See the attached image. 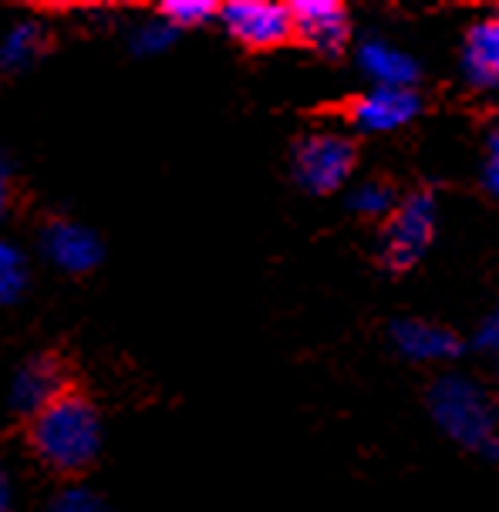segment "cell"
<instances>
[{"mask_svg": "<svg viewBox=\"0 0 499 512\" xmlns=\"http://www.w3.org/2000/svg\"><path fill=\"white\" fill-rule=\"evenodd\" d=\"M31 448L54 472H81L102 452V418L92 401L61 395L31 418Z\"/></svg>", "mask_w": 499, "mask_h": 512, "instance_id": "1", "label": "cell"}, {"mask_svg": "<svg viewBox=\"0 0 499 512\" xmlns=\"http://www.w3.org/2000/svg\"><path fill=\"white\" fill-rule=\"evenodd\" d=\"M429 408L435 425L459 445H483L496 435V408L493 398L473 378L462 374H446L435 381Z\"/></svg>", "mask_w": 499, "mask_h": 512, "instance_id": "2", "label": "cell"}, {"mask_svg": "<svg viewBox=\"0 0 499 512\" xmlns=\"http://www.w3.org/2000/svg\"><path fill=\"white\" fill-rule=\"evenodd\" d=\"M355 172V145L338 132H314L297 142L294 176L307 192H334Z\"/></svg>", "mask_w": 499, "mask_h": 512, "instance_id": "3", "label": "cell"}, {"mask_svg": "<svg viewBox=\"0 0 499 512\" xmlns=\"http://www.w3.org/2000/svg\"><path fill=\"white\" fill-rule=\"evenodd\" d=\"M435 233V203L429 192H415L392 213V223L385 226L381 236V256L392 270L412 267L425 253Z\"/></svg>", "mask_w": 499, "mask_h": 512, "instance_id": "4", "label": "cell"}, {"mask_svg": "<svg viewBox=\"0 0 499 512\" xmlns=\"http://www.w3.org/2000/svg\"><path fill=\"white\" fill-rule=\"evenodd\" d=\"M220 21L233 41L247 48H277L287 38H294L290 7L270 4V0H230L220 7Z\"/></svg>", "mask_w": 499, "mask_h": 512, "instance_id": "5", "label": "cell"}, {"mask_svg": "<svg viewBox=\"0 0 499 512\" xmlns=\"http://www.w3.org/2000/svg\"><path fill=\"white\" fill-rule=\"evenodd\" d=\"M41 253L51 267L81 277V273H92L102 263L105 250L102 240L88 226L75 223V219H51L41 230Z\"/></svg>", "mask_w": 499, "mask_h": 512, "instance_id": "6", "label": "cell"}, {"mask_svg": "<svg viewBox=\"0 0 499 512\" xmlns=\"http://www.w3.org/2000/svg\"><path fill=\"white\" fill-rule=\"evenodd\" d=\"M65 391V371L54 358H31L14 371L11 388H7V401H11L14 415L38 418L44 408L54 405Z\"/></svg>", "mask_w": 499, "mask_h": 512, "instance_id": "7", "label": "cell"}, {"mask_svg": "<svg viewBox=\"0 0 499 512\" xmlns=\"http://www.w3.org/2000/svg\"><path fill=\"white\" fill-rule=\"evenodd\" d=\"M290 7V21L294 34L314 51L338 54L348 44V14L334 0H294Z\"/></svg>", "mask_w": 499, "mask_h": 512, "instance_id": "8", "label": "cell"}, {"mask_svg": "<svg viewBox=\"0 0 499 512\" xmlns=\"http://www.w3.org/2000/svg\"><path fill=\"white\" fill-rule=\"evenodd\" d=\"M348 115L361 132H395L419 115V95L412 88H375L361 95Z\"/></svg>", "mask_w": 499, "mask_h": 512, "instance_id": "9", "label": "cell"}, {"mask_svg": "<svg viewBox=\"0 0 499 512\" xmlns=\"http://www.w3.org/2000/svg\"><path fill=\"white\" fill-rule=\"evenodd\" d=\"M392 341L412 361H449L459 354V337L429 320H398Z\"/></svg>", "mask_w": 499, "mask_h": 512, "instance_id": "10", "label": "cell"}, {"mask_svg": "<svg viewBox=\"0 0 499 512\" xmlns=\"http://www.w3.org/2000/svg\"><path fill=\"white\" fill-rule=\"evenodd\" d=\"M361 71L375 81L378 88H412V81L419 78V68L405 51H398L395 44L371 38L358 48Z\"/></svg>", "mask_w": 499, "mask_h": 512, "instance_id": "11", "label": "cell"}, {"mask_svg": "<svg viewBox=\"0 0 499 512\" xmlns=\"http://www.w3.org/2000/svg\"><path fill=\"white\" fill-rule=\"evenodd\" d=\"M462 71L479 88L499 85V17L479 21L466 34V48H462Z\"/></svg>", "mask_w": 499, "mask_h": 512, "instance_id": "12", "label": "cell"}, {"mask_svg": "<svg viewBox=\"0 0 499 512\" xmlns=\"http://www.w3.org/2000/svg\"><path fill=\"white\" fill-rule=\"evenodd\" d=\"M41 51H44V27L34 21H21L0 41V68L24 71L41 58Z\"/></svg>", "mask_w": 499, "mask_h": 512, "instance_id": "13", "label": "cell"}, {"mask_svg": "<svg viewBox=\"0 0 499 512\" xmlns=\"http://www.w3.org/2000/svg\"><path fill=\"white\" fill-rule=\"evenodd\" d=\"M27 290V263L14 243L0 240V304H14Z\"/></svg>", "mask_w": 499, "mask_h": 512, "instance_id": "14", "label": "cell"}, {"mask_svg": "<svg viewBox=\"0 0 499 512\" xmlns=\"http://www.w3.org/2000/svg\"><path fill=\"white\" fill-rule=\"evenodd\" d=\"M172 41H176V27L166 24L159 17V21H145L139 27H132L129 34V48L139 54V58H156V54L169 51Z\"/></svg>", "mask_w": 499, "mask_h": 512, "instance_id": "15", "label": "cell"}, {"mask_svg": "<svg viewBox=\"0 0 499 512\" xmlns=\"http://www.w3.org/2000/svg\"><path fill=\"white\" fill-rule=\"evenodd\" d=\"M213 17H216L213 0H166L162 4V21L172 24L176 31H183V27H203Z\"/></svg>", "mask_w": 499, "mask_h": 512, "instance_id": "16", "label": "cell"}, {"mask_svg": "<svg viewBox=\"0 0 499 512\" xmlns=\"http://www.w3.org/2000/svg\"><path fill=\"white\" fill-rule=\"evenodd\" d=\"M51 512H108V506L102 502L95 489L88 486H68L61 489L51 502Z\"/></svg>", "mask_w": 499, "mask_h": 512, "instance_id": "17", "label": "cell"}, {"mask_svg": "<svg viewBox=\"0 0 499 512\" xmlns=\"http://www.w3.org/2000/svg\"><path fill=\"white\" fill-rule=\"evenodd\" d=\"M351 209L361 216H385L392 209V189L381 182H365L351 192Z\"/></svg>", "mask_w": 499, "mask_h": 512, "instance_id": "18", "label": "cell"}, {"mask_svg": "<svg viewBox=\"0 0 499 512\" xmlns=\"http://www.w3.org/2000/svg\"><path fill=\"white\" fill-rule=\"evenodd\" d=\"M479 347H483V351L493 358V364L499 368V307L486 317V324L479 327Z\"/></svg>", "mask_w": 499, "mask_h": 512, "instance_id": "19", "label": "cell"}, {"mask_svg": "<svg viewBox=\"0 0 499 512\" xmlns=\"http://www.w3.org/2000/svg\"><path fill=\"white\" fill-rule=\"evenodd\" d=\"M486 186L493 196H499V128L489 135V152H486Z\"/></svg>", "mask_w": 499, "mask_h": 512, "instance_id": "20", "label": "cell"}, {"mask_svg": "<svg viewBox=\"0 0 499 512\" xmlns=\"http://www.w3.org/2000/svg\"><path fill=\"white\" fill-rule=\"evenodd\" d=\"M14 509V489H11V475H7L4 462H0V512Z\"/></svg>", "mask_w": 499, "mask_h": 512, "instance_id": "21", "label": "cell"}, {"mask_svg": "<svg viewBox=\"0 0 499 512\" xmlns=\"http://www.w3.org/2000/svg\"><path fill=\"white\" fill-rule=\"evenodd\" d=\"M7 203H11V176H7V169L0 166V216L7 213Z\"/></svg>", "mask_w": 499, "mask_h": 512, "instance_id": "22", "label": "cell"}, {"mask_svg": "<svg viewBox=\"0 0 499 512\" xmlns=\"http://www.w3.org/2000/svg\"><path fill=\"white\" fill-rule=\"evenodd\" d=\"M486 452H489V459H496V462H499V435L489 438V442H486Z\"/></svg>", "mask_w": 499, "mask_h": 512, "instance_id": "23", "label": "cell"}]
</instances>
